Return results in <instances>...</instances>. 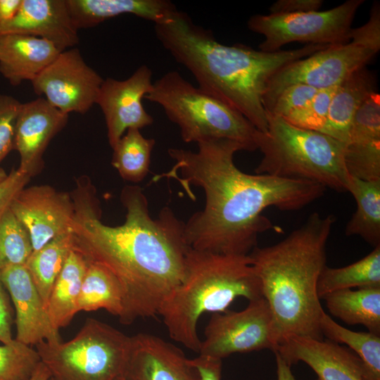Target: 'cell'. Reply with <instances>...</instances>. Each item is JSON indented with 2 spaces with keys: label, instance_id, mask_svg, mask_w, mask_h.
Instances as JSON below:
<instances>
[{
  "label": "cell",
  "instance_id": "6da1fadb",
  "mask_svg": "<svg viewBox=\"0 0 380 380\" xmlns=\"http://www.w3.org/2000/svg\"><path fill=\"white\" fill-rule=\"evenodd\" d=\"M70 196L75 213L73 248L87 261L105 267L119 281L123 296L120 322L129 324L158 314L185 276L190 247L184 239V223L168 207L153 218L147 198L137 185L122 189L125 221L115 227L101 221L91 182H77Z\"/></svg>",
  "mask_w": 380,
  "mask_h": 380
},
{
  "label": "cell",
  "instance_id": "7a4b0ae2",
  "mask_svg": "<svg viewBox=\"0 0 380 380\" xmlns=\"http://www.w3.org/2000/svg\"><path fill=\"white\" fill-rule=\"evenodd\" d=\"M197 144L196 152L169 148L175 162L161 175L175 179L184 189L194 185L204 191V208L184 223V239L192 249L248 255L257 246L258 235L273 227L262 215L265 209L298 210L327 189L310 181L242 172L234 156L244 148L235 141L219 139Z\"/></svg>",
  "mask_w": 380,
  "mask_h": 380
},
{
  "label": "cell",
  "instance_id": "3957f363",
  "mask_svg": "<svg viewBox=\"0 0 380 380\" xmlns=\"http://www.w3.org/2000/svg\"><path fill=\"white\" fill-rule=\"evenodd\" d=\"M154 31L164 49L192 74L198 87L237 110L260 132L267 129L262 98L271 77L287 64L331 46L305 44L265 52L243 44L227 46L178 10L165 22L154 24Z\"/></svg>",
  "mask_w": 380,
  "mask_h": 380
},
{
  "label": "cell",
  "instance_id": "277c9868",
  "mask_svg": "<svg viewBox=\"0 0 380 380\" xmlns=\"http://www.w3.org/2000/svg\"><path fill=\"white\" fill-rule=\"evenodd\" d=\"M335 222L334 215L313 213L281 241L248 254L270 308L276 348L291 335L324 339L317 284Z\"/></svg>",
  "mask_w": 380,
  "mask_h": 380
},
{
  "label": "cell",
  "instance_id": "5b68a950",
  "mask_svg": "<svg viewBox=\"0 0 380 380\" xmlns=\"http://www.w3.org/2000/svg\"><path fill=\"white\" fill-rule=\"evenodd\" d=\"M262 298L260 281L249 255H224L189 248L185 276L160 306L170 338L198 353L199 317L205 312H224L237 298Z\"/></svg>",
  "mask_w": 380,
  "mask_h": 380
},
{
  "label": "cell",
  "instance_id": "8992f818",
  "mask_svg": "<svg viewBox=\"0 0 380 380\" xmlns=\"http://www.w3.org/2000/svg\"><path fill=\"white\" fill-rule=\"evenodd\" d=\"M267 129L255 141L262 154L255 174L310 181L338 192L347 191L350 175L344 163L345 144L318 131L295 127L267 113Z\"/></svg>",
  "mask_w": 380,
  "mask_h": 380
},
{
  "label": "cell",
  "instance_id": "52a82bcc",
  "mask_svg": "<svg viewBox=\"0 0 380 380\" xmlns=\"http://www.w3.org/2000/svg\"><path fill=\"white\" fill-rule=\"evenodd\" d=\"M144 99L160 106L186 143L226 139L257 150L258 129L237 110L196 87L175 70L153 82Z\"/></svg>",
  "mask_w": 380,
  "mask_h": 380
},
{
  "label": "cell",
  "instance_id": "ba28073f",
  "mask_svg": "<svg viewBox=\"0 0 380 380\" xmlns=\"http://www.w3.org/2000/svg\"><path fill=\"white\" fill-rule=\"evenodd\" d=\"M131 343L128 336L94 318H87L71 340L36 345L51 380H116L122 376Z\"/></svg>",
  "mask_w": 380,
  "mask_h": 380
},
{
  "label": "cell",
  "instance_id": "9c48e42d",
  "mask_svg": "<svg viewBox=\"0 0 380 380\" xmlns=\"http://www.w3.org/2000/svg\"><path fill=\"white\" fill-rule=\"evenodd\" d=\"M364 0H348L324 11L289 14H255L248 28L264 36L259 50L275 52L292 42L336 46L350 42L352 23Z\"/></svg>",
  "mask_w": 380,
  "mask_h": 380
},
{
  "label": "cell",
  "instance_id": "30bf717a",
  "mask_svg": "<svg viewBox=\"0 0 380 380\" xmlns=\"http://www.w3.org/2000/svg\"><path fill=\"white\" fill-rule=\"evenodd\" d=\"M376 53L351 42L331 46L310 56L291 62L278 70L269 80L262 98L267 112L280 92L294 84L318 90L337 87Z\"/></svg>",
  "mask_w": 380,
  "mask_h": 380
},
{
  "label": "cell",
  "instance_id": "8fae6325",
  "mask_svg": "<svg viewBox=\"0 0 380 380\" xmlns=\"http://www.w3.org/2000/svg\"><path fill=\"white\" fill-rule=\"evenodd\" d=\"M204 334L198 354L220 360L236 353L276 348L272 313L264 297L249 301L239 312L213 313Z\"/></svg>",
  "mask_w": 380,
  "mask_h": 380
},
{
  "label": "cell",
  "instance_id": "7c38bea8",
  "mask_svg": "<svg viewBox=\"0 0 380 380\" xmlns=\"http://www.w3.org/2000/svg\"><path fill=\"white\" fill-rule=\"evenodd\" d=\"M103 79L84 61L76 48L62 51L31 82L34 92L44 95L61 112L86 113L96 102Z\"/></svg>",
  "mask_w": 380,
  "mask_h": 380
},
{
  "label": "cell",
  "instance_id": "4fadbf2b",
  "mask_svg": "<svg viewBox=\"0 0 380 380\" xmlns=\"http://www.w3.org/2000/svg\"><path fill=\"white\" fill-rule=\"evenodd\" d=\"M10 208L27 231L33 251L55 237L72 232L75 213L70 194L50 185L25 187Z\"/></svg>",
  "mask_w": 380,
  "mask_h": 380
},
{
  "label": "cell",
  "instance_id": "5bb4252c",
  "mask_svg": "<svg viewBox=\"0 0 380 380\" xmlns=\"http://www.w3.org/2000/svg\"><path fill=\"white\" fill-rule=\"evenodd\" d=\"M152 70L142 65L126 80H103L96 103L103 113L112 148L128 129H141L153 122L141 101L152 89Z\"/></svg>",
  "mask_w": 380,
  "mask_h": 380
},
{
  "label": "cell",
  "instance_id": "9a60e30c",
  "mask_svg": "<svg viewBox=\"0 0 380 380\" xmlns=\"http://www.w3.org/2000/svg\"><path fill=\"white\" fill-rule=\"evenodd\" d=\"M68 120V114L52 106L44 98L22 103L13 141V148L20 156L18 168L31 177L41 172L46 147L64 128Z\"/></svg>",
  "mask_w": 380,
  "mask_h": 380
},
{
  "label": "cell",
  "instance_id": "2e32d148",
  "mask_svg": "<svg viewBox=\"0 0 380 380\" xmlns=\"http://www.w3.org/2000/svg\"><path fill=\"white\" fill-rule=\"evenodd\" d=\"M122 376L127 380H201L198 370L179 348L144 333L131 336Z\"/></svg>",
  "mask_w": 380,
  "mask_h": 380
},
{
  "label": "cell",
  "instance_id": "e0dca14e",
  "mask_svg": "<svg viewBox=\"0 0 380 380\" xmlns=\"http://www.w3.org/2000/svg\"><path fill=\"white\" fill-rule=\"evenodd\" d=\"M0 280L8 291L16 313V341L30 346L42 341L60 342L43 300L24 265H10L0 272Z\"/></svg>",
  "mask_w": 380,
  "mask_h": 380
},
{
  "label": "cell",
  "instance_id": "ac0fdd59",
  "mask_svg": "<svg viewBox=\"0 0 380 380\" xmlns=\"http://www.w3.org/2000/svg\"><path fill=\"white\" fill-rule=\"evenodd\" d=\"M273 352L290 366L306 363L319 380H363L362 362L350 350L329 339L291 335Z\"/></svg>",
  "mask_w": 380,
  "mask_h": 380
},
{
  "label": "cell",
  "instance_id": "d6986e66",
  "mask_svg": "<svg viewBox=\"0 0 380 380\" xmlns=\"http://www.w3.org/2000/svg\"><path fill=\"white\" fill-rule=\"evenodd\" d=\"M66 0H22L15 16L0 25V35L20 34L53 43L62 52L79 42Z\"/></svg>",
  "mask_w": 380,
  "mask_h": 380
},
{
  "label": "cell",
  "instance_id": "ffe728a7",
  "mask_svg": "<svg viewBox=\"0 0 380 380\" xmlns=\"http://www.w3.org/2000/svg\"><path fill=\"white\" fill-rule=\"evenodd\" d=\"M343 157L350 176L380 181V95L377 92L372 94L357 110Z\"/></svg>",
  "mask_w": 380,
  "mask_h": 380
},
{
  "label": "cell",
  "instance_id": "44dd1931",
  "mask_svg": "<svg viewBox=\"0 0 380 380\" xmlns=\"http://www.w3.org/2000/svg\"><path fill=\"white\" fill-rule=\"evenodd\" d=\"M51 42L31 35H0V72L13 86L32 81L61 53Z\"/></svg>",
  "mask_w": 380,
  "mask_h": 380
},
{
  "label": "cell",
  "instance_id": "7402d4cb",
  "mask_svg": "<svg viewBox=\"0 0 380 380\" xmlns=\"http://www.w3.org/2000/svg\"><path fill=\"white\" fill-rule=\"evenodd\" d=\"M77 30L94 27L123 14H132L154 24L167 20L177 11L167 0H66Z\"/></svg>",
  "mask_w": 380,
  "mask_h": 380
},
{
  "label": "cell",
  "instance_id": "603a6c76",
  "mask_svg": "<svg viewBox=\"0 0 380 380\" xmlns=\"http://www.w3.org/2000/svg\"><path fill=\"white\" fill-rule=\"evenodd\" d=\"M374 75L366 66L337 86L331 98L322 132L343 144L349 138L354 116L362 103L376 92Z\"/></svg>",
  "mask_w": 380,
  "mask_h": 380
},
{
  "label": "cell",
  "instance_id": "cb8c5ba5",
  "mask_svg": "<svg viewBox=\"0 0 380 380\" xmlns=\"http://www.w3.org/2000/svg\"><path fill=\"white\" fill-rule=\"evenodd\" d=\"M88 262L74 248L70 251L63 267L51 289L46 311L56 330L66 327L77 312V302Z\"/></svg>",
  "mask_w": 380,
  "mask_h": 380
},
{
  "label": "cell",
  "instance_id": "d4e9b609",
  "mask_svg": "<svg viewBox=\"0 0 380 380\" xmlns=\"http://www.w3.org/2000/svg\"><path fill=\"white\" fill-rule=\"evenodd\" d=\"M322 299L333 316L350 325L362 324L380 336V286L338 290Z\"/></svg>",
  "mask_w": 380,
  "mask_h": 380
},
{
  "label": "cell",
  "instance_id": "484cf974",
  "mask_svg": "<svg viewBox=\"0 0 380 380\" xmlns=\"http://www.w3.org/2000/svg\"><path fill=\"white\" fill-rule=\"evenodd\" d=\"M347 191L357 208L347 223V236H359L374 247L380 245V181H365L350 176Z\"/></svg>",
  "mask_w": 380,
  "mask_h": 380
},
{
  "label": "cell",
  "instance_id": "4316f807",
  "mask_svg": "<svg viewBox=\"0 0 380 380\" xmlns=\"http://www.w3.org/2000/svg\"><path fill=\"white\" fill-rule=\"evenodd\" d=\"M99 309L120 318L123 312L122 291L119 281L108 269L88 262L77 302V312Z\"/></svg>",
  "mask_w": 380,
  "mask_h": 380
},
{
  "label": "cell",
  "instance_id": "83f0119b",
  "mask_svg": "<svg viewBox=\"0 0 380 380\" xmlns=\"http://www.w3.org/2000/svg\"><path fill=\"white\" fill-rule=\"evenodd\" d=\"M73 243L72 232L63 234L32 251L25 263L46 309L53 286Z\"/></svg>",
  "mask_w": 380,
  "mask_h": 380
},
{
  "label": "cell",
  "instance_id": "f1b7e54d",
  "mask_svg": "<svg viewBox=\"0 0 380 380\" xmlns=\"http://www.w3.org/2000/svg\"><path fill=\"white\" fill-rule=\"evenodd\" d=\"M380 286V245L367 255L349 265L333 268L325 266L317 284L319 299L327 294L353 287Z\"/></svg>",
  "mask_w": 380,
  "mask_h": 380
},
{
  "label": "cell",
  "instance_id": "f546056e",
  "mask_svg": "<svg viewBox=\"0 0 380 380\" xmlns=\"http://www.w3.org/2000/svg\"><path fill=\"white\" fill-rule=\"evenodd\" d=\"M323 336L337 343L349 346L362 362L363 380H380V336L370 332L348 329L324 311L319 321Z\"/></svg>",
  "mask_w": 380,
  "mask_h": 380
},
{
  "label": "cell",
  "instance_id": "4dcf8cb0",
  "mask_svg": "<svg viewBox=\"0 0 380 380\" xmlns=\"http://www.w3.org/2000/svg\"><path fill=\"white\" fill-rule=\"evenodd\" d=\"M155 144L154 139L146 138L140 129H128L113 148L111 164L123 179L139 182L149 172Z\"/></svg>",
  "mask_w": 380,
  "mask_h": 380
},
{
  "label": "cell",
  "instance_id": "1f68e13d",
  "mask_svg": "<svg viewBox=\"0 0 380 380\" xmlns=\"http://www.w3.org/2000/svg\"><path fill=\"white\" fill-rule=\"evenodd\" d=\"M33 251L30 238L11 208L0 215V272L24 265Z\"/></svg>",
  "mask_w": 380,
  "mask_h": 380
},
{
  "label": "cell",
  "instance_id": "d6a6232c",
  "mask_svg": "<svg viewBox=\"0 0 380 380\" xmlns=\"http://www.w3.org/2000/svg\"><path fill=\"white\" fill-rule=\"evenodd\" d=\"M40 362L36 350L15 339L0 345V380H28Z\"/></svg>",
  "mask_w": 380,
  "mask_h": 380
},
{
  "label": "cell",
  "instance_id": "836d02e7",
  "mask_svg": "<svg viewBox=\"0 0 380 380\" xmlns=\"http://www.w3.org/2000/svg\"><path fill=\"white\" fill-rule=\"evenodd\" d=\"M336 87L318 90L308 103L282 118L295 127L321 132L326 124L330 102Z\"/></svg>",
  "mask_w": 380,
  "mask_h": 380
},
{
  "label": "cell",
  "instance_id": "e575fe53",
  "mask_svg": "<svg viewBox=\"0 0 380 380\" xmlns=\"http://www.w3.org/2000/svg\"><path fill=\"white\" fill-rule=\"evenodd\" d=\"M21 106L13 96L0 94V163L13 148L15 125Z\"/></svg>",
  "mask_w": 380,
  "mask_h": 380
},
{
  "label": "cell",
  "instance_id": "d590c367",
  "mask_svg": "<svg viewBox=\"0 0 380 380\" xmlns=\"http://www.w3.org/2000/svg\"><path fill=\"white\" fill-rule=\"evenodd\" d=\"M317 91L318 89L303 84L290 85L280 92L266 113L284 118L308 103Z\"/></svg>",
  "mask_w": 380,
  "mask_h": 380
},
{
  "label": "cell",
  "instance_id": "8d00e7d4",
  "mask_svg": "<svg viewBox=\"0 0 380 380\" xmlns=\"http://www.w3.org/2000/svg\"><path fill=\"white\" fill-rule=\"evenodd\" d=\"M350 42L377 53L380 50V4L376 1L370 9L369 18L363 25L352 28Z\"/></svg>",
  "mask_w": 380,
  "mask_h": 380
},
{
  "label": "cell",
  "instance_id": "74e56055",
  "mask_svg": "<svg viewBox=\"0 0 380 380\" xmlns=\"http://www.w3.org/2000/svg\"><path fill=\"white\" fill-rule=\"evenodd\" d=\"M30 179L29 175L17 168L13 169L0 182V215L11 208L15 197Z\"/></svg>",
  "mask_w": 380,
  "mask_h": 380
},
{
  "label": "cell",
  "instance_id": "f35d334b",
  "mask_svg": "<svg viewBox=\"0 0 380 380\" xmlns=\"http://www.w3.org/2000/svg\"><path fill=\"white\" fill-rule=\"evenodd\" d=\"M322 0H277L269 8L270 14H289L317 11Z\"/></svg>",
  "mask_w": 380,
  "mask_h": 380
},
{
  "label": "cell",
  "instance_id": "ab89813d",
  "mask_svg": "<svg viewBox=\"0 0 380 380\" xmlns=\"http://www.w3.org/2000/svg\"><path fill=\"white\" fill-rule=\"evenodd\" d=\"M189 361L198 370L201 380L221 379L222 360L199 355Z\"/></svg>",
  "mask_w": 380,
  "mask_h": 380
},
{
  "label": "cell",
  "instance_id": "60d3db41",
  "mask_svg": "<svg viewBox=\"0 0 380 380\" xmlns=\"http://www.w3.org/2000/svg\"><path fill=\"white\" fill-rule=\"evenodd\" d=\"M1 284L0 280V342L3 344H9L15 339L11 335V313Z\"/></svg>",
  "mask_w": 380,
  "mask_h": 380
},
{
  "label": "cell",
  "instance_id": "b9f144b4",
  "mask_svg": "<svg viewBox=\"0 0 380 380\" xmlns=\"http://www.w3.org/2000/svg\"><path fill=\"white\" fill-rule=\"evenodd\" d=\"M22 0H0V25L11 20L18 12Z\"/></svg>",
  "mask_w": 380,
  "mask_h": 380
},
{
  "label": "cell",
  "instance_id": "7bdbcfd3",
  "mask_svg": "<svg viewBox=\"0 0 380 380\" xmlns=\"http://www.w3.org/2000/svg\"><path fill=\"white\" fill-rule=\"evenodd\" d=\"M277 364V380H296L293 375L291 366L277 352H274Z\"/></svg>",
  "mask_w": 380,
  "mask_h": 380
},
{
  "label": "cell",
  "instance_id": "ee69618b",
  "mask_svg": "<svg viewBox=\"0 0 380 380\" xmlns=\"http://www.w3.org/2000/svg\"><path fill=\"white\" fill-rule=\"evenodd\" d=\"M51 374L44 363L40 362L28 380H50Z\"/></svg>",
  "mask_w": 380,
  "mask_h": 380
},
{
  "label": "cell",
  "instance_id": "f6af8a7d",
  "mask_svg": "<svg viewBox=\"0 0 380 380\" xmlns=\"http://www.w3.org/2000/svg\"><path fill=\"white\" fill-rule=\"evenodd\" d=\"M7 175L8 174L6 172L3 168H0V182L3 181Z\"/></svg>",
  "mask_w": 380,
  "mask_h": 380
},
{
  "label": "cell",
  "instance_id": "bcb514c9",
  "mask_svg": "<svg viewBox=\"0 0 380 380\" xmlns=\"http://www.w3.org/2000/svg\"><path fill=\"white\" fill-rule=\"evenodd\" d=\"M116 380H127L123 376H119Z\"/></svg>",
  "mask_w": 380,
  "mask_h": 380
},
{
  "label": "cell",
  "instance_id": "7dc6e473",
  "mask_svg": "<svg viewBox=\"0 0 380 380\" xmlns=\"http://www.w3.org/2000/svg\"><path fill=\"white\" fill-rule=\"evenodd\" d=\"M50 380H51V379H50Z\"/></svg>",
  "mask_w": 380,
  "mask_h": 380
}]
</instances>
